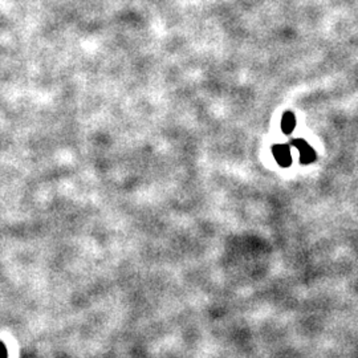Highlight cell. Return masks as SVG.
Segmentation results:
<instances>
[{"label":"cell","instance_id":"cell-1","mask_svg":"<svg viewBox=\"0 0 358 358\" xmlns=\"http://www.w3.org/2000/svg\"><path fill=\"white\" fill-rule=\"evenodd\" d=\"M293 145L299 149L300 151V158H301V162L303 163H310L315 161L316 158V154L313 151L312 147L303 140H297L293 142Z\"/></svg>","mask_w":358,"mask_h":358},{"label":"cell","instance_id":"cell-2","mask_svg":"<svg viewBox=\"0 0 358 358\" xmlns=\"http://www.w3.org/2000/svg\"><path fill=\"white\" fill-rule=\"evenodd\" d=\"M274 155H275V158H276L277 162H279V165L283 167L289 166L290 162H292L289 147L285 146V145H277V146H275L274 147Z\"/></svg>","mask_w":358,"mask_h":358},{"label":"cell","instance_id":"cell-3","mask_svg":"<svg viewBox=\"0 0 358 358\" xmlns=\"http://www.w3.org/2000/svg\"><path fill=\"white\" fill-rule=\"evenodd\" d=\"M295 125H296V118L290 111L284 114L283 121H281V127H283L284 133H290V131L295 129Z\"/></svg>","mask_w":358,"mask_h":358}]
</instances>
